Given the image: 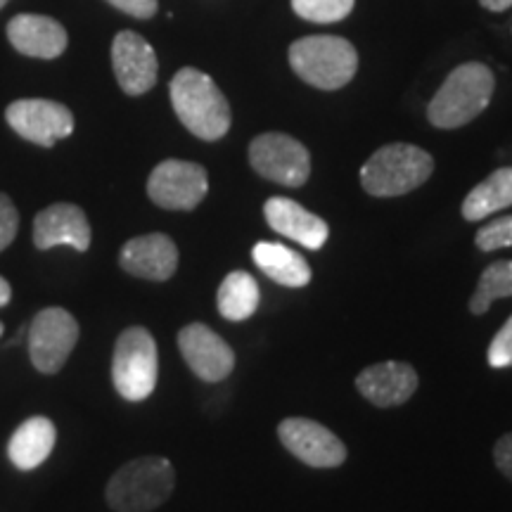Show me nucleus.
<instances>
[{
  "mask_svg": "<svg viewBox=\"0 0 512 512\" xmlns=\"http://www.w3.org/2000/svg\"><path fill=\"white\" fill-rule=\"evenodd\" d=\"M171 105L192 136L221 140L230 128V105L214 79L200 69L185 67L171 79Z\"/></svg>",
  "mask_w": 512,
  "mask_h": 512,
  "instance_id": "f257e3e1",
  "label": "nucleus"
},
{
  "mask_svg": "<svg viewBox=\"0 0 512 512\" xmlns=\"http://www.w3.org/2000/svg\"><path fill=\"white\" fill-rule=\"evenodd\" d=\"M496 91V76L482 62H465L448 74L427 107V119L437 128H460L477 119Z\"/></svg>",
  "mask_w": 512,
  "mask_h": 512,
  "instance_id": "f03ea898",
  "label": "nucleus"
},
{
  "mask_svg": "<svg viewBox=\"0 0 512 512\" xmlns=\"http://www.w3.org/2000/svg\"><path fill=\"white\" fill-rule=\"evenodd\" d=\"M174 489V465L162 456H143L114 472L105 498L114 512H150L169 501Z\"/></svg>",
  "mask_w": 512,
  "mask_h": 512,
  "instance_id": "7ed1b4c3",
  "label": "nucleus"
},
{
  "mask_svg": "<svg viewBox=\"0 0 512 512\" xmlns=\"http://www.w3.org/2000/svg\"><path fill=\"white\" fill-rule=\"evenodd\" d=\"M434 171V159L408 143L384 145L363 164L361 185L373 197H399L420 188Z\"/></svg>",
  "mask_w": 512,
  "mask_h": 512,
  "instance_id": "20e7f679",
  "label": "nucleus"
},
{
  "mask_svg": "<svg viewBox=\"0 0 512 512\" xmlns=\"http://www.w3.org/2000/svg\"><path fill=\"white\" fill-rule=\"evenodd\" d=\"M290 64L302 81L320 91H337L354 79L358 53L347 38L306 36L290 46Z\"/></svg>",
  "mask_w": 512,
  "mask_h": 512,
  "instance_id": "39448f33",
  "label": "nucleus"
},
{
  "mask_svg": "<svg viewBox=\"0 0 512 512\" xmlns=\"http://www.w3.org/2000/svg\"><path fill=\"white\" fill-rule=\"evenodd\" d=\"M159 375L157 342L145 328H128L119 335L112 356V382L121 399L145 401L155 392Z\"/></svg>",
  "mask_w": 512,
  "mask_h": 512,
  "instance_id": "423d86ee",
  "label": "nucleus"
},
{
  "mask_svg": "<svg viewBox=\"0 0 512 512\" xmlns=\"http://www.w3.org/2000/svg\"><path fill=\"white\" fill-rule=\"evenodd\" d=\"M249 164L266 181L302 188L311 176L309 150L285 133H261L249 145Z\"/></svg>",
  "mask_w": 512,
  "mask_h": 512,
  "instance_id": "0eeeda50",
  "label": "nucleus"
},
{
  "mask_svg": "<svg viewBox=\"0 0 512 512\" xmlns=\"http://www.w3.org/2000/svg\"><path fill=\"white\" fill-rule=\"evenodd\" d=\"M79 342V323L67 309L48 306L31 320L29 356L38 373H60Z\"/></svg>",
  "mask_w": 512,
  "mask_h": 512,
  "instance_id": "6e6552de",
  "label": "nucleus"
},
{
  "mask_svg": "<svg viewBox=\"0 0 512 512\" xmlns=\"http://www.w3.org/2000/svg\"><path fill=\"white\" fill-rule=\"evenodd\" d=\"M209 192L204 166L183 159H166L147 178V195L157 207L169 211H192Z\"/></svg>",
  "mask_w": 512,
  "mask_h": 512,
  "instance_id": "1a4fd4ad",
  "label": "nucleus"
},
{
  "mask_svg": "<svg viewBox=\"0 0 512 512\" xmlns=\"http://www.w3.org/2000/svg\"><path fill=\"white\" fill-rule=\"evenodd\" d=\"M278 439L294 458L309 467H339L347 460V446L328 427L309 418H285L278 425Z\"/></svg>",
  "mask_w": 512,
  "mask_h": 512,
  "instance_id": "9d476101",
  "label": "nucleus"
},
{
  "mask_svg": "<svg viewBox=\"0 0 512 512\" xmlns=\"http://www.w3.org/2000/svg\"><path fill=\"white\" fill-rule=\"evenodd\" d=\"M5 119L12 131L41 147H53L57 140L69 138L74 131L72 112L55 100H17L8 107Z\"/></svg>",
  "mask_w": 512,
  "mask_h": 512,
  "instance_id": "9b49d317",
  "label": "nucleus"
},
{
  "mask_svg": "<svg viewBox=\"0 0 512 512\" xmlns=\"http://www.w3.org/2000/svg\"><path fill=\"white\" fill-rule=\"evenodd\" d=\"M178 349L188 368L202 382H221L233 373L235 351L209 325L190 323L178 332Z\"/></svg>",
  "mask_w": 512,
  "mask_h": 512,
  "instance_id": "f8f14e48",
  "label": "nucleus"
},
{
  "mask_svg": "<svg viewBox=\"0 0 512 512\" xmlns=\"http://www.w3.org/2000/svg\"><path fill=\"white\" fill-rule=\"evenodd\" d=\"M112 67L126 95H143L157 83V53L136 31H121L114 38Z\"/></svg>",
  "mask_w": 512,
  "mask_h": 512,
  "instance_id": "ddd939ff",
  "label": "nucleus"
},
{
  "mask_svg": "<svg viewBox=\"0 0 512 512\" xmlns=\"http://www.w3.org/2000/svg\"><path fill=\"white\" fill-rule=\"evenodd\" d=\"M119 266L133 278L164 283L178 268V247L164 233L140 235V238L128 240L121 247Z\"/></svg>",
  "mask_w": 512,
  "mask_h": 512,
  "instance_id": "4468645a",
  "label": "nucleus"
},
{
  "mask_svg": "<svg viewBox=\"0 0 512 512\" xmlns=\"http://www.w3.org/2000/svg\"><path fill=\"white\" fill-rule=\"evenodd\" d=\"M418 382V373L411 363L384 361L361 370V375L356 377V389L373 406L394 408L411 399Z\"/></svg>",
  "mask_w": 512,
  "mask_h": 512,
  "instance_id": "2eb2a0df",
  "label": "nucleus"
},
{
  "mask_svg": "<svg viewBox=\"0 0 512 512\" xmlns=\"http://www.w3.org/2000/svg\"><path fill=\"white\" fill-rule=\"evenodd\" d=\"M34 245L38 249H53L67 245L76 252L91 247V223L76 204H53L34 219Z\"/></svg>",
  "mask_w": 512,
  "mask_h": 512,
  "instance_id": "dca6fc26",
  "label": "nucleus"
},
{
  "mask_svg": "<svg viewBox=\"0 0 512 512\" xmlns=\"http://www.w3.org/2000/svg\"><path fill=\"white\" fill-rule=\"evenodd\" d=\"M264 216L266 223L275 233L285 235L306 249H323L325 242L330 238V228L320 216L311 214L309 209H304L302 204L287 200V197H271L264 204Z\"/></svg>",
  "mask_w": 512,
  "mask_h": 512,
  "instance_id": "f3484780",
  "label": "nucleus"
},
{
  "mask_svg": "<svg viewBox=\"0 0 512 512\" xmlns=\"http://www.w3.org/2000/svg\"><path fill=\"white\" fill-rule=\"evenodd\" d=\"M10 43L22 55L55 60L67 50V31L46 15H17L8 24Z\"/></svg>",
  "mask_w": 512,
  "mask_h": 512,
  "instance_id": "a211bd4d",
  "label": "nucleus"
},
{
  "mask_svg": "<svg viewBox=\"0 0 512 512\" xmlns=\"http://www.w3.org/2000/svg\"><path fill=\"white\" fill-rule=\"evenodd\" d=\"M252 259L259 271H264L273 283L292 287V290L306 287L313 278L311 266L306 264L304 256L290 247L278 245V242H256Z\"/></svg>",
  "mask_w": 512,
  "mask_h": 512,
  "instance_id": "6ab92c4d",
  "label": "nucleus"
},
{
  "mask_svg": "<svg viewBox=\"0 0 512 512\" xmlns=\"http://www.w3.org/2000/svg\"><path fill=\"white\" fill-rule=\"evenodd\" d=\"M57 430L48 418H29L17 427L8 444V456L19 470H34L53 453Z\"/></svg>",
  "mask_w": 512,
  "mask_h": 512,
  "instance_id": "aec40b11",
  "label": "nucleus"
},
{
  "mask_svg": "<svg viewBox=\"0 0 512 512\" xmlns=\"http://www.w3.org/2000/svg\"><path fill=\"white\" fill-rule=\"evenodd\" d=\"M508 207H512V166H503L470 190L463 202V219L482 221Z\"/></svg>",
  "mask_w": 512,
  "mask_h": 512,
  "instance_id": "412c9836",
  "label": "nucleus"
},
{
  "mask_svg": "<svg viewBox=\"0 0 512 512\" xmlns=\"http://www.w3.org/2000/svg\"><path fill=\"white\" fill-rule=\"evenodd\" d=\"M259 299V283L247 271L228 273L219 287V294H216L219 313L226 320H233V323L252 318L259 309Z\"/></svg>",
  "mask_w": 512,
  "mask_h": 512,
  "instance_id": "4be33fe9",
  "label": "nucleus"
},
{
  "mask_svg": "<svg viewBox=\"0 0 512 512\" xmlns=\"http://www.w3.org/2000/svg\"><path fill=\"white\" fill-rule=\"evenodd\" d=\"M512 297V261L501 259L494 261L484 268L479 275L477 290L470 299V313L472 316H484L491 309L496 299Z\"/></svg>",
  "mask_w": 512,
  "mask_h": 512,
  "instance_id": "5701e85b",
  "label": "nucleus"
},
{
  "mask_svg": "<svg viewBox=\"0 0 512 512\" xmlns=\"http://www.w3.org/2000/svg\"><path fill=\"white\" fill-rule=\"evenodd\" d=\"M292 8L302 19L316 24L339 22L354 10V0H292Z\"/></svg>",
  "mask_w": 512,
  "mask_h": 512,
  "instance_id": "b1692460",
  "label": "nucleus"
},
{
  "mask_svg": "<svg viewBox=\"0 0 512 512\" xmlns=\"http://www.w3.org/2000/svg\"><path fill=\"white\" fill-rule=\"evenodd\" d=\"M475 245L479 252H498V249L512 247V214L479 228Z\"/></svg>",
  "mask_w": 512,
  "mask_h": 512,
  "instance_id": "393cba45",
  "label": "nucleus"
},
{
  "mask_svg": "<svg viewBox=\"0 0 512 512\" xmlns=\"http://www.w3.org/2000/svg\"><path fill=\"white\" fill-rule=\"evenodd\" d=\"M486 358H489L491 368H512V316L505 320L503 328L491 339Z\"/></svg>",
  "mask_w": 512,
  "mask_h": 512,
  "instance_id": "a878e982",
  "label": "nucleus"
},
{
  "mask_svg": "<svg viewBox=\"0 0 512 512\" xmlns=\"http://www.w3.org/2000/svg\"><path fill=\"white\" fill-rule=\"evenodd\" d=\"M17 230H19L17 207L12 204L8 195L0 192V252L12 245V240L17 238Z\"/></svg>",
  "mask_w": 512,
  "mask_h": 512,
  "instance_id": "bb28decb",
  "label": "nucleus"
},
{
  "mask_svg": "<svg viewBox=\"0 0 512 512\" xmlns=\"http://www.w3.org/2000/svg\"><path fill=\"white\" fill-rule=\"evenodd\" d=\"M107 3L138 19H150L157 12V0H107Z\"/></svg>",
  "mask_w": 512,
  "mask_h": 512,
  "instance_id": "cd10ccee",
  "label": "nucleus"
},
{
  "mask_svg": "<svg viewBox=\"0 0 512 512\" xmlns=\"http://www.w3.org/2000/svg\"><path fill=\"white\" fill-rule=\"evenodd\" d=\"M494 463L498 467V472L512 482V432L503 434V437L496 441Z\"/></svg>",
  "mask_w": 512,
  "mask_h": 512,
  "instance_id": "c85d7f7f",
  "label": "nucleus"
},
{
  "mask_svg": "<svg viewBox=\"0 0 512 512\" xmlns=\"http://www.w3.org/2000/svg\"><path fill=\"white\" fill-rule=\"evenodd\" d=\"M479 3H482L484 8L491 10V12H503V10L510 8L512 0H479Z\"/></svg>",
  "mask_w": 512,
  "mask_h": 512,
  "instance_id": "c756f323",
  "label": "nucleus"
},
{
  "mask_svg": "<svg viewBox=\"0 0 512 512\" xmlns=\"http://www.w3.org/2000/svg\"><path fill=\"white\" fill-rule=\"evenodd\" d=\"M12 297V290H10V283L5 278H0V306H5L10 302Z\"/></svg>",
  "mask_w": 512,
  "mask_h": 512,
  "instance_id": "7c9ffc66",
  "label": "nucleus"
},
{
  "mask_svg": "<svg viewBox=\"0 0 512 512\" xmlns=\"http://www.w3.org/2000/svg\"><path fill=\"white\" fill-rule=\"evenodd\" d=\"M5 5H8V0H0V8H5Z\"/></svg>",
  "mask_w": 512,
  "mask_h": 512,
  "instance_id": "2f4dec72",
  "label": "nucleus"
},
{
  "mask_svg": "<svg viewBox=\"0 0 512 512\" xmlns=\"http://www.w3.org/2000/svg\"><path fill=\"white\" fill-rule=\"evenodd\" d=\"M0 335H3V323H0Z\"/></svg>",
  "mask_w": 512,
  "mask_h": 512,
  "instance_id": "473e14b6",
  "label": "nucleus"
}]
</instances>
